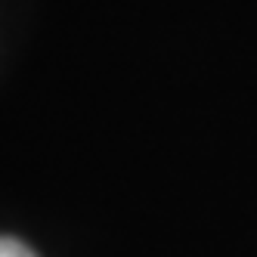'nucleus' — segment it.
Instances as JSON below:
<instances>
[{
  "label": "nucleus",
  "mask_w": 257,
  "mask_h": 257,
  "mask_svg": "<svg viewBox=\"0 0 257 257\" xmlns=\"http://www.w3.org/2000/svg\"><path fill=\"white\" fill-rule=\"evenodd\" d=\"M0 257H38L25 242H19V238L13 235H0Z\"/></svg>",
  "instance_id": "1"
}]
</instances>
